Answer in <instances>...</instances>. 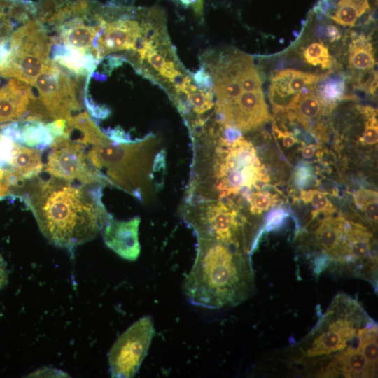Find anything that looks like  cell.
<instances>
[{
    "label": "cell",
    "instance_id": "cell-1",
    "mask_svg": "<svg viewBox=\"0 0 378 378\" xmlns=\"http://www.w3.org/2000/svg\"><path fill=\"white\" fill-rule=\"evenodd\" d=\"M26 182L22 195L41 232L53 246L74 253L102 232L110 215L102 201L104 186L68 181L43 171Z\"/></svg>",
    "mask_w": 378,
    "mask_h": 378
},
{
    "label": "cell",
    "instance_id": "cell-2",
    "mask_svg": "<svg viewBox=\"0 0 378 378\" xmlns=\"http://www.w3.org/2000/svg\"><path fill=\"white\" fill-rule=\"evenodd\" d=\"M254 290L253 270L241 248L198 239L196 258L183 283L191 304L208 309L235 306Z\"/></svg>",
    "mask_w": 378,
    "mask_h": 378
},
{
    "label": "cell",
    "instance_id": "cell-3",
    "mask_svg": "<svg viewBox=\"0 0 378 378\" xmlns=\"http://www.w3.org/2000/svg\"><path fill=\"white\" fill-rule=\"evenodd\" d=\"M155 136L130 143L111 140L86 146L88 155L106 181L144 200L153 191V168L158 151Z\"/></svg>",
    "mask_w": 378,
    "mask_h": 378
},
{
    "label": "cell",
    "instance_id": "cell-4",
    "mask_svg": "<svg viewBox=\"0 0 378 378\" xmlns=\"http://www.w3.org/2000/svg\"><path fill=\"white\" fill-rule=\"evenodd\" d=\"M374 322L360 303L344 294L335 297L315 328L298 344L300 357L312 360L359 348L364 329Z\"/></svg>",
    "mask_w": 378,
    "mask_h": 378
},
{
    "label": "cell",
    "instance_id": "cell-5",
    "mask_svg": "<svg viewBox=\"0 0 378 378\" xmlns=\"http://www.w3.org/2000/svg\"><path fill=\"white\" fill-rule=\"evenodd\" d=\"M213 171L218 200L231 206H235V197L241 194L247 197L249 191L270 181L253 145L241 135L218 141Z\"/></svg>",
    "mask_w": 378,
    "mask_h": 378
},
{
    "label": "cell",
    "instance_id": "cell-6",
    "mask_svg": "<svg viewBox=\"0 0 378 378\" xmlns=\"http://www.w3.org/2000/svg\"><path fill=\"white\" fill-rule=\"evenodd\" d=\"M52 41L38 20L20 26L9 36V49L0 65V75L34 85L48 61Z\"/></svg>",
    "mask_w": 378,
    "mask_h": 378
},
{
    "label": "cell",
    "instance_id": "cell-7",
    "mask_svg": "<svg viewBox=\"0 0 378 378\" xmlns=\"http://www.w3.org/2000/svg\"><path fill=\"white\" fill-rule=\"evenodd\" d=\"M76 78L48 59L33 85L37 90L34 94L38 120H66L81 112L83 105L78 97Z\"/></svg>",
    "mask_w": 378,
    "mask_h": 378
},
{
    "label": "cell",
    "instance_id": "cell-8",
    "mask_svg": "<svg viewBox=\"0 0 378 378\" xmlns=\"http://www.w3.org/2000/svg\"><path fill=\"white\" fill-rule=\"evenodd\" d=\"M185 220L198 239L215 240L245 249L246 218L237 208L220 201L203 200L198 207L188 209Z\"/></svg>",
    "mask_w": 378,
    "mask_h": 378
},
{
    "label": "cell",
    "instance_id": "cell-9",
    "mask_svg": "<svg viewBox=\"0 0 378 378\" xmlns=\"http://www.w3.org/2000/svg\"><path fill=\"white\" fill-rule=\"evenodd\" d=\"M46 150L43 169L45 173L68 181L106 185L92 164L83 144L63 134Z\"/></svg>",
    "mask_w": 378,
    "mask_h": 378
},
{
    "label": "cell",
    "instance_id": "cell-10",
    "mask_svg": "<svg viewBox=\"0 0 378 378\" xmlns=\"http://www.w3.org/2000/svg\"><path fill=\"white\" fill-rule=\"evenodd\" d=\"M154 333L153 318L146 316L135 321L118 337L108 354L112 377L135 376L147 354Z\"/></svg>",
    "mask_w": 378,
    "mask_h": 378
},
{
    "label": "cell",
    "instance_id": "cell-11",
    "mask_svg": "<svg viewBox=\"0 0 378 378\" xmlns=\"http://www.w3.org/2000/svg\"><path fill=\"white\" fill-rule=\"evenodd\" d=\"M66 119L43 121L24 118L0 127V133L20 145L46 150L63 135Z\"/></svg>",
    "mask_w": 378,
    "mask_h": 378
},
{
    "label": "cell",
    "instance_id": "cell-12",
    "mask_svg": "<svg viewBox=\"0 0 378 378\" xmlns=\"http://www.w3.org/2000/svg\"><path fill=\"white\" fill-rule=\"evenodd\" d=\"M218 118L223 125L243 132L261 127L270 120L262 90L242 92Z\"/></svg>",
    "mask_w": 378,
    "mask_h": 378
},
{
    "label": "cell",
    "instance_id": "cell-13",
    "mask_svg": "<svg viewBox=\"0 0 378 378\" xmlns=\"http://www.w3.org/2000/svg\"><path fill=\"white\" fill-rule=\"evenodd\" d=\"M32 85L9 78L0 88V127L34 115L36 99Z\"/></svg>",
    "mask_w": 378,
    "mask_h": 378
},
{
    "label": "cell",
    "instance_id": "cell-14",
    "mask_svg": "<svg viewBox=\"0 0 378 378\" xmlns=\"http://www.w3.org/2000/svg\"><path fill=\"white\" fill-rule=\"evenodd\" d=\"M140 222L139 216L120 220L113 218L110 214L102 230L106 246L125 260H137L141 252L139 239Z\"/></svg>",
    "mask_w": 378,
    "mask_h": 378
},
{
    "label": "cell",
    "instance_id": "cell-15",
    "mask_svg": "<svg viewBox=\"0 0 378 378\" xmlns=\"http://www.w3.org/2000/svg\"><path fill=\"white\" fill-rule=\"evenodd\" d=\"M326 76L294 69H284L274 73L270 85V99L274 111L281 112L298 93Z\"/></svg>",
    "mask_w": 378,
    "mask_h": 378
},
{
    "label": "cell",
    "instance_id": "cell-16",
    "mask_svg": "<svg viewBox=\"0 0 378 378\" xmlns=\"http://www.w3.org/2000/svg\"><path fill=\"white\" fill-rule=\"evenodd\" d=\"M326 107L314 85L298 93L281 112L325 139V125L319 120L324 115Z\"/></svg>",
    "mask_w": 378,
    "mask_h": 378
},
{
    "label": "cell",
    "instance_id": "cell-17",
    "mask_svg": "<svg viewBox=\"0 0 378 378\" xmlns=\"http://www.w3.org/2000/svg\"><path fill=\"white\" fill-rule=\"evenodd\" d=\"M348 53L349 65L354 70L365 72L374 68V50L371 42L366 36H355L349 43Z\"/></svg>",
    "mask_w": 378,
    "mask_h": 378
},
{
    "label": "cell",
    "instance_id": "cell-18",
    "mask_svg": "<svg viewBox=\"0 0 378 378\" xmlns=\"http://www.w3.org/2000/svg\"><path fill=\"white\" fill-rule=\"evenodd\" d=\"M370 8L368 0H340L331 18L344 27H353L359 17Z\"/></svg>",
    "mask_w": 378,
    "mask_h": 378
},
{
    "label": "cell",
    "instance_id": "cell-19",
    "mask_svg": "<svg viewBox=\"0 0 378 378\" xmlns=\"http://www.w3.org/2000/svg\"><path fill=\"white\" fill-rule=\"evenodd\" d=\"M321 80L318 88H316L317 93L326 107H332L344 97L345 82L341 78L327 76Z\"/></svg>",
    "mask_w": 378,
    "mask_h": 378
},
{
    "label": "cell",
    "instance_id": "cell-20",
    "mask_svg": "<svg viewBox=\"0 0 378 378\" xmlns=\"http://www.w3.org/2000/svg\"><path fill=\"white\" fill-rule=\"evenodd\" d=\"M354 203L370 222L377 223V192L370 189H358L354 194Z\"/></svg>",
    "mask_w": 378,
    "mask_h": 378
},
{
    "label": "cell",
    "instance_id": "cell-21",
    "mask_svg": "<svg viewBox=\"0 0 378 378\" xmlns=\"http://www.w3.org/2000/svg\"><path fill=\"white\" fill-rule=\"evenodd\" d=\"M306 62L321 69H330L332 65V59L328 48L322 42L311 43L304 52Z\"/></svg>",
    "mask_w": 378,
    "mask_h": 378
},
{
    "label": "cell",
    "instance_id": "cell-22",
    "mask_svg": "<svg viewBox=\"0 0 378 378\" xmlns=\"http://www.w3.org/2000/svg\"><path fill=\"white\" fill-rule=\"evenodd\" d=\"M300 197L305 204H310L314 209L312 214L321 212L332 214L335 211L327 195L320 190L314 189L302 190L300 192Z\"/></svg>",
    "mask_w": 378,
    "mask_h": 378
},
{
    "label": "cell",
    "instance_id": "cell-23",
    "mask_svg": "<svg viewBox=\"0 0 378 378\" xmlns=\"http://www.w3.org/2000/svg\"><path fill=\"white\" fill-rule=\"evenodd\" d=\"M249 203V211L253 215H259L267 211L278 202L274 194L268 191H256L247 196Z\"/></svg>",
    "mask_w": 378,
    "mask_h": 378
},
{
    "label": "cell",
    "instance_id": "cell-24",
    "mask_svg": "<svg viewBox=\"0 0 378 378\" xmlns=\"http://www.w3.org/2000/svg\"><path fill=\"white\" fill-rule=\"evenodd\" d=\"M190 110L197 115H202L209 111L214 106L212 91L197 90L187 94Z\"/></svg>",
    "mask_w": 378,
    "mask_h": 378
},
{
    "label": "cell",
    "instance_id": "cell-25",
    "mask_svg": "<svg viewBox=\"0 0 378 378\" xmlns=\"http://www.w3.org/2000/svg\"><path fill=\"white\" fill-rule=\"evenodd\" d=\"M365 113L368 116L365 123L364 131L360 138V141L364 145H374L378 141V126L375 118V112L370 108L365 109Z\"/></svg>",
    "mask_w": 378,
    "mask_h": 378
},
{
    "label": "cell",
    "instance_id": "cell-26",
    "mask_svg": "<svg viewBox=\"0 0 378 378\" xmlns=\"http://www.w3.org/2000/svg\"><path fill=\"white\" fill-rule=\"evenodd\" d=\"M314 179V169L307 163L299 164L295 170L294 183L296 186L302 189L307 187Z\"/></svg>",
    "mask_w": 378,
    "mask_h": 378
},
{
    "label": "cell",
    "instance_id": "cell-27",
    "mask_svg": "<svg viewBox=\"0 0 378 378\" xmlns=\"http://www.w3.org/2000/svg\"><path fill=\"white\" fill-rule=\"evenodd\" d=\"M273 132L275 136L281 140L282 146L286 148H290L299 142L298 138L292 132L287 130L286 128H279L276 122L273 124Z\"/></svg>",
    "mask_w": 378,
    "mask_h": 378
},
{
    "label": "cell",
    "instance_id": "cell-28",
    "mask_svg": "<svg viewBox=\"0 0 378 378\" xmlns=\"http://www.w3.org/2000/svg\"><path fill=\"white\" fill-rule=\"evenodd\" d=\"M194 80L200 90L212 91L214 85L212 77L204 68L194 74Z\"/></svg>",
    "mask_w": 378,
    "mask_h": 378
},
{
    "label": "cell",
    "instance_id": "cell-29",
    "mask_svg": "<svg viewBox=\"0 0 378 378\" xmlns=\"http://www.w3.org/2000/svg\"><path fill=\"white\" fill-rule=\"evenodd\" d=\"M287 216V213L283 209H276L272 211L268 216L264 229L269 231L279 227Z\"/></svg>",
    "mask_w": 378,
    "mask_h": 378
},
{
    "label": "cell",
    "instance_id": "cell-30",
    "mask_svg": "<svg viewBox=\"0 0 378 378\" xmlns=\"http://www.w3.org/2000/svg\"><path fill=\"white\" fill-rule=\"evenodd\" d=\"M64 372L50 368L38 369L31 374V377H69Z\"/></svg>",
    "mask_w": 378,
    "mask_h": 378
},
{
    "label": "cell",
    "instance_id": "cell-31",
    "mask_svg": "<svg viewBox=\"0 0 378 378\" xmlns=\"http://www.w3.org/2000/svg\"><path fill=\"white\" fill-rule=\"evenodd\" d=\"M178 1L186 8H192L197 15H202L203 0H178Z\"/></svg>",
    "mask_w": 378,
    "mask_h": 378
},
{
    "label": "cell",
    "instance_id": "cell-32",
    "mask_svg": "<svg viewBox=\"0 0 378 378\" xmlns=\"http://www.w3.org/2000/svg\"><path fill=\"white\" fill-rule=\"evenodd\" d=\"M326 34L330 42H334L341 38V34L339 29L334 25L327 26Z\"/></svg>",
    "mask_w": 378,
    "mask_h": 378
},
{
    "label": "cell",
    "instance_id": "cell-33",
    "mask_svg": "<svg viewBox=\"0 0 378 378\" xmlns=\"http://www.w3.org/2000/svg\"><path fill=\"white\" fill-rule=\"evenodd\" d=\"M11 186L6 176L0 172V198L8 194Z\"/></svg>",
    "mask_w": 378,
    "mask_h": 378
},
{
    "label": "cell",
    "instance_id": "cell-34",
    "mask_svg": "<svg viewBox=\"0 0 378 378\" xmlns=\"http://www.w3.org/2000/svg\"><path fill=\"white\" fill-rule=\"evenodd\" d=\"M318 147L315 144L303 145L301 148V153L304 158H312L315 154Z\"/></svg>",
    "mask_w": 378,
    "mask_h": 378
},
{
    "label": "cell",
    "instance_id": "cell-35",
    "mask_svg": "<svg viewBox=\"0 0 378 378\" xmlns=\"http://www.w3.org/2000/svg\"><path fill=\"white\" fill-rule=\"evenodd\" d=\"M7 281V272L6 264L1 255L0 254V288L3 287Z\"/></svg>",
    "mask_w": 378,
    "mask_h": 378
},
{
    "label": "cell",
    "instance_id": "cell-36",
    "mask_svg": "<svg viewBox=\"0 0 378 378\" xmlns=\"http://www.w3.org/2000/svg\"><path fill=\"white\" fill-rule=\"evenodd\" d=\"M6 16L5 13L0 9V19Z\"/></svg>",
    "mask_w": 378,
    "mask_h": 378
}]
</instances>
